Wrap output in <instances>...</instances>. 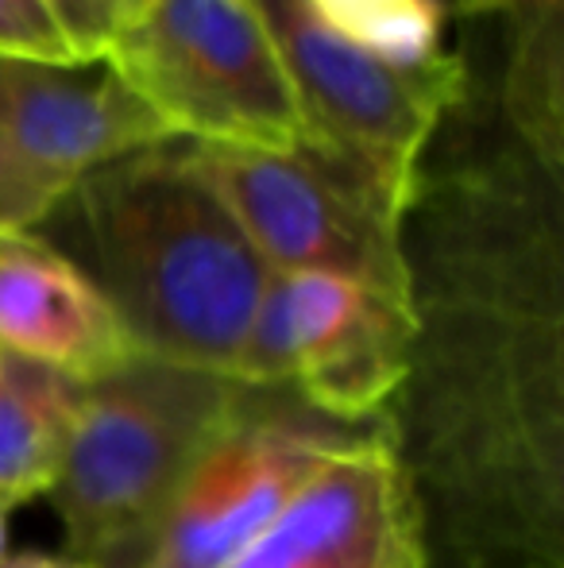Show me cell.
Masks as SVG:
<instances>
[{
  "mask_svg": "<svg viewBox=\"0 0 564 568\" xmlns=\"http://www.w3.org/2000/svg\"><path fill=\"white\" fill-rule=\"evenodd\" d=\"M414 356L387 406L429 557L564 568V317L557 202L495 186L407 236Z\"/></svg>",
  "mask_w": 564,
  "mask_h": 568,
  "instance_id": "obj_1",
  "label": "cell"
},
{
  "mask_svg": "<svg viewBox=\"0 0 564 568\" xmlns=\"http://www.w3.org/2000/svg\"><path fill=\"white\" fill-rule=\"evenodd\" d=\"M35 232L105 294L143 356L236 372L271 267L186 140L98 166Z\"/></svg>",
  "mask_w": 564,
  "mask_h": 568,
  "instance_id": "obj_2",
  "label": "cell"
},
{
  "mask_svg": "<svg viewBox=\"0 0 564 568\" xmlns=\"http://www.w3.org/2000/svg\"><path fill=\"white\" fill-rule=\"evenodd\" d=\"M244 398L233 375L140 356L82 387L51 499L66 557L143 568L194 464Z\"/></svg>",
  "mask_w": 564,
  "mask_h": 568,
  "instance_id": "obj_3",
  "label": "cell"
},
{
  "mask_svg": "<svg viewBox=\"0 0 564 568\" xmlns=\"http://www.w3.org/2000/svg\"><path fill=\"white\" fill-rule=\"evenodd\" d=\"M98 62L174 140L252 151L306 143V120L256 0H132Z\"/></svg>",
  "mask_w": 564,
  "mask_h": 568,
  "instance_id": "obj_4",
  "label": "cell"
},
{
  "mask_svg": "<svg viewBox=\"0 0 564 568\" xmlns=\"http://www.w3.org/2000/svg\"><path fill=\"white\" fill-rule=\"evenodd\" d=\"M189 155L271 271L337 275L414 306L407 260L414 197L314 140L294 151L189 143Z\"/></svg>",
  "mask_w": 564,
  "mask_h": 568,
  "instance_id": "obj_5",
  "label": "cell"
},
{
  "mask_svg": "<svg viewBox=\"0 0 564 568\" xmlns=\"http://www.w3.org/2000/svg\"><path fill=\"white\" fill-rule=\"evenodd\" d=\"M418 317L360 283L317 271H271L233 379L286 387L345 426L383 418L410 375Z\"/></svg>",
  "mask_w": 564,
  "mask_h": 568,
  "instance_id": "obj_6",
  "label": "cell"
},
{
  "mask_svg": "<svg viewBox=\"0 0 564 568\" xmlns=\"http://www.w3.org/2000/svg\"><path fill=\"white\" fill-rule=\"evenodd\" d=\"M294 85L306 140L363 166L399 194H422V155L464 98V62H391L325 28L301 0H256Z\"/></svg>",
  "mask_w": 564,
  "mask_h": 568,
  "instance_id": "obj_7",
  "label": "cell"
},
{
  "mask_svg": "<svg viewBox=\"0 0 564 568\" xmlns=\"http://www.w3.org/2000/svg\"><path fill=\"white\" fill-rule=\"evenodd\" d=\"M376 422L345 426L286 387H244L228 426L189 471L143 568H228L321 460Z\"/></svg>",
  "mask_w": 564,
  "mask_h": 568,
  "instance_id": "obj_8",
  "label": "cell"
},
{
  "mask_svg": "<svg viewBox=\"0 0 564 568\" xmlns=\"http://www.w3.org/2000/svg\"><path fill=\"white\" fill-rule=\"evenodd\" d=\"M171 140L105 62L0 59V229H35L85 174Z\"/></svg>",
  "mask_w": 564,
  "mask_h": 568,
  "instance_id": "obj_9",
  "label": "cell"
},
{
  "mask_svg": "<svg viewBox=\"0 0 564 568\" xmlns=\"http://www.w3.org/2000/svg\"><path fill=\"white\" fill-rule=\"evenodd\" d=\"M228 568H429L422 507L387 414L321 460Z\"/></svg>",
  "mask_w": 564,
  "mask_h": 568,
  "instance_id": "obj_10",
  "label": "cell"
},
{
  "mask_svg": "<svg viewBox=\"0 0 564 568\" xmlns=\"http://www.w3.org/2000/svg\"><path fill=\"white\" fill-rule=\"evenodd\" d=\"M0 352L82 387L140 356L105 294L35 229H0Z\"/></svg>",
  "mask_w": 564,
  "mask_h": 568,
  "instance_id": "obj_11",
  "label": "cell"
},
{
  "mask_svg": "<svg viewBox=\"0 0 564 568\" xmlns=\"http://www.w3.org/2000/svg\"><path fill=\"white\" fill-rule=\"evenodd\" d=\"M82 383L0 352V503L47 495L66 456Z\"/></svg>",
  "mask_w": 564,
  "mask_h": 568,
  "instance_id": "obj_12",
  "label": "cell"
},
{
  "mask_svg": "<svg viewBox=\"0 0 564 568\" xmlns=\"http://www.w3.org/2000/svg\"><path fill=\"white\" fill-rule=\"evenodd\" d=\"M503 109L522 148L561 179V0H514Z\"/></svg>",
  "mask_w": 564,
  "mask_h": 568,
  "instance_id": "obj_13",
  "label": "cell"
},
{
  "mask_svg": "<svg viewBox=\"0 0 564 568\" xmlns=\"http://www.w3.org/2000/svg\"><path fill=\"white\" fill-rule=\"evenodd\" d=\"M325 28L391 62L425 67L444 51L441 0H301Z\"/></svg>",
  "mask_w": 564,
  "mask_h": 568,
  "instance_id": "obj_14",
  "label": "cell"
},
{
  "mask_svg": "<svg viewBox=\"0 0 564 568\" xmlns=\"http://www.w3.org/2000/svg\"><path fill=\"white\" fill-rule=\"evenodd\" d=\"M0 59L82 62L47 0H0Z\"/></svg>",
  "mask_w": 564,
  "mask_h": 568,
  "instance_id": "obj_15",
  "label": "cell"
},
{
  "mask_svg": "<svg viewBox=\"0 0 564 568\" xmlns=\"http://www.w3.org/2000/svg\"><path fill=\"white\" fill-rule=\"evenodd\" d=\"M51 12L59 16L62 31L70 36L82 62H98L105 51V39L116 23V12L109 0H47Z\"/></svg>",
  "mask_w": 564,
  "mask_h": 568,
  "instance_id": "obj_16",
  "label": "cell"
},
{
  "mask_svg": "<svg viewBox=\"0 0 564 568\" xmlns=\"http://www.w3.org/2000/svg\"><path fill=\"white\" fill-rule=\"evenodd\" d=\"M0 568H93L82 565L74 557H51V554H23V557H8Z\"/></svg>",
  "mask_w": 564,
  "mask_h": 568,
  "instance_id": "obj_17",
  "label": "cell"
},
{
  "mask_svg": "<svg viewBox=\"0 0 564 568\" xmlns=\"http://www.w3.org/2000/svg\"><path fill=\"white\" fill-rule=\"evenodd\" d=\"M441 4H452L457 12H506L514 0H441Z\"/></svg>",
  "mask_w": 564,
  "mask_h": 568,
  "instance_id": "obj_18",
  "label": "cell"
},
{
  "mask_svg": "<svg viewBox=\"0 0 564 568\" xmlns=\"http://www.w3.org/2000/svg\"><path fill=\"white\" fill-rule=\"evenodd\" d=\"M8 515H12V507L0 503V565L8 561Z\"/></svg>",
  "mask_w": 564,
  "mask_h": 568,
  "instance_id": "obj_19",
  "label": "cell"
},
{
  "mask_svg": "<svg viewBox=\"0 0 564 568\" xmlns=\"http://www.w3.org/2000/svg\"><path fill=\"white\" fill-rule=\"evenodd\" d=\"M109 4H113V12H116V16H121V12H124V8H129V4H132V0H109Z\"/></svg>",
  "mask_w": 564,
  "mask_h": 568,
  "instance_id": "obj_20",
  "label": "cell"
}]
</instances>
